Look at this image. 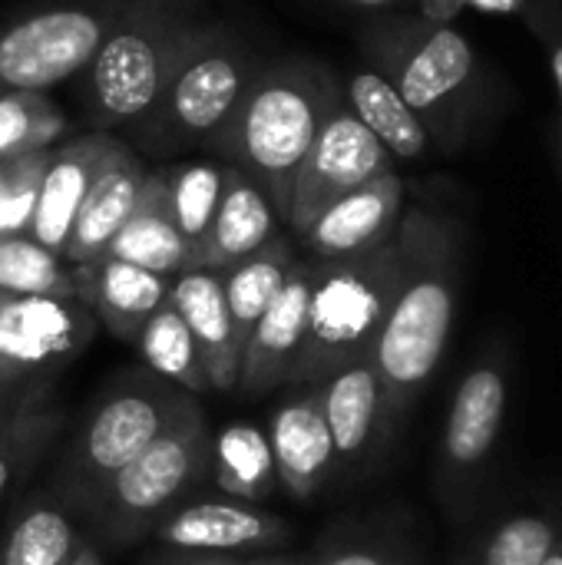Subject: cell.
Here are the masks:
<instances>
[{
    "mask_svg": "<svg viewBox=\"0 0 562 565\" xmlns=\"http://www.w3.org/2000/svg\"><path fill=\"white\" fill-rule=\"evenodd\" d=\"M401 225V222H397ZM404 275V242L394 232L388 242L318 262V278L308 308V331L285 387H311L338 367L371 358L378 334L394 305Z\"/></svg>",
    "mask_w": 562,
    "mask_h": 565,
    "instance_id": "obj_3",
    "label": "cell"
},
{
    "mask_svg": "<svg viewBox=\"0 0 562 565\" xmlns=\"http://www.w3.org/2000/svg\"><path fill=\"white\" fill-rule=\"evenodd\" d=\"M142 182H146V166L139 162V156L129 146H123L116 139L109 146V152L76 212L70 238L63 245V258L70 265H89L106 255L109 242L132 215Z\"/></svg>",
    "mask_w": 562,
    "mask_h": 565,
    "instance_id": "obj_19",
    "label": "cell"
},
{
    "mask_svg": "<svg viewBox=\"0 0 562 565\" xmlns=\"http://www.w3.org/2000/svg\"><path fill=\"white\" fill-rule=\"evenodd\" d=\"M212 427L192 401L136 460L116 470L79 510L116 546L142 540L152 526L212 480Z\"/></svg>",
    "mask_w": 562,
    "mask_h": 565,
    "instance_id": "obj_6",
    "label": "cell"
},
{
    "mask_svg": "<svg viewBox=\"0 0 562 565\" xmlns=\"http://www.w3.org/2000/svg\"><path fill=\"white\" fill-rule=\"evenodd\" d=\"M70 565H106V563H103L99 550H96L93 543H86V540H83V546L76 550V556H73V563Z\"/></svg>",
    "mask_w": 562,
    "mask_h": 565,
    "instance_id": "obj_39",
    "label": "cell"
},
{
    "mask_svg": "<svg viewBox=\"0 0 562 565\" xmlns=\"http://www.w3.org/2000/svg\"><path fill=\"white\" fill-rule=\"evenodd\" d=\"M404 179L397 172H384L348 195L335 199L298 238L308 248V258L335 262L358 252H368L388 242L397 232L404 215Z\"/></svg>",
    "mask_w": 562,
    "mask_h": 565,
    "instance_id": "obj_17",
    "label": "cell"
},
{
    "mask_svg": "<svg viewBox=\"0 0 562 565\" xmlns=\"http://www.w3.org/2000/svg\"><path fill=\"white\" fill-rule=\"evenodd\" d=\"M318 394L335 447V480L368 473L397 437L374 361L361 358L338 367L318 384Z\"/></svg>",
    "mask_w": 562,
    "mask_h": 565,
    "instance_id": "obj_14",
    "label": "cell"
},
{
    "mask_svg": "<svg viewBox=\"0 0 562 565\" xmlns=\"http://www.w3.org/2000/svg\"><path fill=\"white\" fill-rule=\"evenodd\" d=\"M40 387H43V384H40ZM30 391H33V387H30ZM23 394H26V391H20V394H10V391H0V414H3L7 407H13V404H17V401L23 397Z\"/></svg>",
    "mask_w": 562,
    "mask_h": 565,
    "instance_id": "obj_44",
    "label": "cell"
},
{
    "mask_svg": "<svg viewBox=\"0 0 562 565\" xmlns=\"http://www.w3.org/2000/svg\"><path fill=\"white\" fill-rule=\"evenodd\" d=\"M169 305L179 311L185 321L212 391L229 394L238 391V371H242V344L225 305L222 291V271L209 268H185L172 278L169 288Z\"/></svg>",
    "mask_w": 562,
    "mask_h": 565,
    "instance_id": "obj_20",
    "label": "cell"
},
{
    "mask_svg": "<svg viewBox=\"0 0 562 565\" xmlns=\"http://www.w3.org/2000/svg\"><path fill=\"white\" fill-rule=\"evenodd\" d=\"M3 298H76V268L30 235H0Z\"/></svg>",
    "mask_w": 562,
    "mask_h": 565,
    "instance_id": "obj_30",
    "label": "cell"
},
{
    "mask_svg": "<svg viewBox=\"0 0 562 565\" xmlns=\"http://www.w3.org/2000/svg\"><path fill=\"white\" fill-rule=\"evenodd\" d=\"M195 397L156 377L152 371H126L116 377L70 437L56 487L66 510H83L89 497L129 460H136Z\"/></svg>",
    "mask_w": 562,
    "mask_h": 565,
    "instance_id": "obj_7",
    "label": "cell"
},
{
    "mask_svg": "<svg viewBox=\"0 0 562 565\" xmlns=\"http://www.w3.org/2000/svg\"><path fill=\"white\" fill-rule=\"evenodd\" d=\"M351 7H361V10H388V7H397L401 0H344Z\"/></svg>",
    "mask_w": 562,
    "mask_h": 565,
    "instance_id": "obj_42",
    "label": "cell"
},
{
    "mask_svg": "<svg viewBox=\"0 0 562 565\" xmlns=\"http://www.w3.org/2000/svg\"><path fill=\"white\" fill-rule=\"evenodd\" d=\"M338 99L341 83L318 60L262 63L212 152L255 179L285 222L295 172Z\"/></svg>",
    "mask_w": 562,
    "mask_h": 565,
    "instance_id": "obj_2",
    "label": "cell"
},
{
    "mask_svg": "<svg viewBox=\"0 0 562 565\" xmlns=\"http://www.w3.org/2000/svg\"><path fill=\"white\" fill-rule=\"evenodd\" d=\"M291 265H295L291 242L285 235H275L255 255H248L238 265L222 271V291H225V305H229L242 351H245V341L255 331L258 318L268 311V305L282 291Z\"/></svg>",
    "mask_w": 562,
    "mask_h": 565,
    "instance_id": "obj_28",
    "label": "cell"
},
{
    "mask_svg": "<svg viewBox=\"0 0 562 565\" xmlns=\"http://www.w3.org/2000/svg\"><path fill=\"white\" fill-rule=\"evenodd\" d=\"M540 565H562V543L560 546H556V550H553V553H550V556H547V559H543V563Z\"/></svg>",
    "mask_w": 562,
    "mask_h": 565,
    "instance_id": "obj_45",
    "label": "cell"
},
{
    "mask_svg": "<svg viewBox=\"0 0 562 565\" xmlns=\"http://www.w3.org/2000/svg\"><path fill=\"white\" fill-rule=\"evenodd\" d=\"M129 0H70L0 26V89L56 86L86 73Z\"/></svg>",
    "mask_w": 562,
    "mask_h": 565,
    "instance_id": "obj_10",
    "label": "cell"
},
{
    "mask_svg": "<svg viewBox=\"0 0 562 565\" xmlns=\"http://www.w3.org/2000/svg\"><path fill=\"white\" fill-rule=\"evenodd\" d=\"M79 546L83 536L70 510L60 500L36 497L10 516L0 536V565H70Z\"/></svg>",
    "mask_w": 562,
    "mask_h": 565,
    "instance_id": "obj_27",
    "label": "cell"
},
{
    "mask_svg": "<svg viewBox=\"0 0 562 565\" xmlns=\"http://www.w3.org/2000/svg\"><path fill=\"white\" fill-rule=\"evenodd\" d=\"M212 483L222 497L265 507L278 490L275 457L265 427L232 420L212 434Z\"/></svg>",
    "mask_w": 562,
    "mask_h": 565,
    "instance_id": "obj_26",
    "label": "cell"
},
{
    "mask_svg": "<svg viewBox=\"0 0 562 565\" xmlns=\"http://www.w3.org/2000/svg\"><path fill=\"white\" fill-rule=\"evenodd\" d=\"M30 387H40V384H23L17 381L3 364H0V391H10V394H20V391H30Z\"/></svg>",
    "mask_w": 562,
    "mask_h": 565,
    "instance_id": "obj_40",
    "label": "cell"
},
{
    "mask_svg": "<svg viewBox=\"0 0 562 565\" xmlns=\"http://www.w3.org/2000/svg\"><path fill=\"white\" fill-rule=\"evenodd\" d=\"M76 268V301L89 308L99 328L123 344H136L142 324L169 301L172 278L119 258H96Z\"/></svg>",
    "mask_w": 562,
    "mask_h": 565,
    "instance_id": "obj_18",
    "label": "cell"
},
{
    "mask_svg": "<svg viewBox=\"0 0 562 565\" xmlns=\"http://www.w3.org/2000/svg\"><path fill=\"white\" fill-rule=\"evenodd\" d=\"M371 70H378L397 96L424 122L431 142L457 152L477 109L480 63L470 40L437 20H388L364 40Z\"/></svg>",
    "mask_w": 562,
    "mask_h": 565,
    "instance_id": "obj_4",
    "label": "cell"
},
{
    "mask_svg": "<svg viewBox=\"0 0 562 565\" xmlns=\"http://www.w3.org/2000/svg\"><path fill=\"white\" fill-rule=\"evenodd\" d=\"M96 318L76 298H3L0 364L23 384H53L96 334Z\"/></svg>",
    "mask_w": 562,
    "mask_h": 565,
    "instance_id": "obj_12",
    "label": "cell"
},
{
    "mask_svg": "<svg viewBox=\"0 0 562 565\" xmlns=\"http://www.w3.org/2000/svg\"><path fill=\"white\" fill-rule=\"evenodd\" d=\"M262 60L229 26H192L159 96L156 116L139 132L149 149H215Z\"/></svg>",
    "mask_w": 562,
    "mask_h": 565,
    "instance_id": "obj_8",
    "label": "cell"
},
{
    "mask_svg": "<svg viewBox=\"0 0 562 565\" xmlns=\"http://www.w3.org/2000/svg\"><path fill=\"white\" fill-rule=\"evenodd\" d=\"M315 278L318 258H295L282 291L248 334L238 371V391H245L248 397H265L268 391L288 384V374L305 344Z\"/></svg>",
    "mask_w": 562,
    "mask_h": 565,
    "instance_id": "obj_15",
    "label": "cell"
},
{
    "mask_svg": "<svg viewBox=\"0 0 562 565\" xmlns=\"http://www.w3.org/2000/svg\"><path fill=\"white\" fill-rule=\"evenodd\" d=\"M66 132L63 109L36 89H0V159L53 149Z\"/></svg>",
    "mask_w": 562,
    "mask_h": 565,
    "instance_id": "obj_33",
    "label": "cell"
},
{
    "mask_svg": "<svg viewBox=\"0 0 562 565\" xmlns=\"http://www.w3.org/2000/svg\"><path fill=\"white\" fill-rule=\"evenodd\" d=\"M142 565H262V556H212V553H179L159 550L149 553Z\"/></svg>",
    "mask_w": 562,
    "mask_h": 565,
    "instance_id": "obj_36",
    "label": "cell"
},
{
    "mask_svg": "<svg viewBox=\"0 0 562 565\" xmlns=\"http://www.w3.org/2000/svg\"><path fill=\"white\" fill-rule=\"evenodd\" d=\"M113 142H116V136L96 129V132H86V136L53 149L50 166L40 179L30 228H26V235L33 242L63 255V245L76 222V212H79Z\"/></svg>",
    "mask_w": 562,
    "mask_h": 565,
    "instance_id": "obj_21",
    "label": "cell"
},
{
    "mask_svg": "<svg viewBox=\"0 0 562 565\" xmlns=\"http://www.w3.org/2000/svg\"><path fill=\"white\" fill-rule=\"evenodd\" d=\"M53 149L0 159V235H26L40 179L50 166Z\"/></svg>",
    "mask_w": 562,
    "mask_h": 565,
    "instance_id": "obj_34",
    "label": "cell"
},
{
    "mask_svg": "<svg viewBox=\"0 0 562 565\" xmlns=\"http://www.w3.org/2000/svg\"><path fill=\"white\" fill-rule=\"evenodd\" d=\"M132 348L139 351L146 371H152L156 377L182 387L185 394L199 397V394L212 391L205 364H202V354H199L185 321L179 318V311L169 301L142 324V331H139Z\"/></svg>",
    "mask_w": 562,
    "mask_h": 565,
    "instance_id": "obj_29",
    "label": "cell"
},
{
    "mask_svg": "<svg viewBox=\"0 0 562 565\" xmlns=\"http://www.w3.org/2000/svg\"><path fill=\"white\" fill-rule=\"evenodd\" d=\"M159 550L212 553V556H272L295 543V530L278 513L232 500V497H189L152 526Z\"/></svg>",
    "mask_w": 562,
    "mask_h": 565,
    "instance_id": "obj_13",
    "label": "cell"
},
{
    "mask_svg": "<svg viewBox=\"0 0 562 565\" xmlns=\"http://www.w3.org/2000/svg\"><path fill=\"white\" fill-rule=\"evenodd\" d=\"M384 172H394L391 152L348 109L344 93H341V99L325 116L308 156L301 159V166L295 172L285 225L295 235H301L335 199L348 195L351 189H358Z\"/></svg>",
    "mask_w": 562,
    "mask_h": 565,
    "instance_id": "obj_11",
    "label": "cell"
},
{
    "mask_svg": "<svg viewBox=\"0 0 562 565\" xmlns=\"http://www.w3.org/2000/svg\"><path fill=\"white\" fill-rule=\"evenodd\" d=\"M63 430V414L53 401V384L26 391L13 407L0 414V500L30 480L46 460Z\"/></svg>",
    "mask_w": 562,
    "mask_h": 565,
    "instance_id": "obj_24",
    "label": "cell"
},
{
    "mask_svg": "<svg viewBox=\"0 0 562 565\" xmlns=\"http://www.w3.org/2000/svg\"><path fill=\"white\" fill-rule=\"evenodd\" d=\"M265 434L272 444L278 487L291 500H315L335 480V447L318 384L291 387V394L272 411Z\"/></svg>",
    "mask_w": 562,
    "mask_h": 565,
    "instance_id": "obj_16",
    "label": "cell"
},
{
    "mask_svg": "<svg viewBox=\"0 0 562 565\" xmlns=\"http://www.w3.org/2000/svg\"><path fill=\"white\" fill-rule=\"evenodd\" d=\"M510 404L507 351L480 354L460 377L437 440V497L450 516H467L484 490Z\"/></svg>",
    "mask_w": 562,
    "mask_h": 565,
    "instance_id": "obj_9",
    "label": "cell"
},
{
    "mask_svg": "<svg viewBox=\"0 0 562 565\" xmlns=\"http://www.w3.org/2000/svg\"><path fill=\"white\" fill-rule=\"evenodd\" d=\"M195 23L185 0H129L86 66V106L103 129L142 132Z\"/></svg>",
    "mask_w": 562,
    "mask_h": 565,
    "instance_id": "obj_5",
    "label": "cell"
},
{
    "mask_svg": "<svg viewBox=\"0 0 562 565\" xmlns=\"http://www.w3.org/2000/svg\"><path fill=\"white\" fill-rule=\"evenodd\" d=\"M467 3L464 0H421V10L427 20H437V23H450Z\"/></svg>",
    "mask_w": 562,
    "mask_h": 565,
    "instance_id": "obj_37",
    "label": "cell"
},
{
    "mask_svg": "<svg viewBox=\"0 0 562 565\" xmlns=\"http://www.w3.org/2000/svg\"><path fill=\"white\" fill-rule=\"evenodd\" d=\"M166 179V195H169V212L172 222L189 245V265L195 248L202 245L219 199H222V182H225V166L212 159H195V162H176L172 169L162 172Z\"/></svg>",
    "mask_w": 562,
    "mask_h": 565,
    "instance_id": "obj_31",
    "label": "cell"
},
{
    "mask_svg": "<svg viewBox=\"0 0 562 565\" xmlns=\"http://www.w3.org/2000/svg\"><path fill=\"white\" fill-rule=\"evenodd\" d=\"M106 255L139 265L146 271L166 275V278H176L179 271L189 268V245L182 242V235L172 222L162 172H146L139 202H136L132 215L126 218V225L109 242Z\"/></svg>",
    "mask_w": 562,
    "mask_h": 565,
    "instance_id": "obj_23",
    "label": "cell"
},
{
    "mask_svg": "<svg viewBox=\"0 0 562 565\" xmlns=\"http://www.w3.org/2000/svg\"><path fill=\"white\" fill-rule=\"evenodd\" d=\"M562 543V516L523 510L500 520L470 553L467 565H540Z\"/></svg>",
    "mask_w": 562,
    "mask_h": 565,
    "instance_id": "obj_32",
    "label": "cell"
},
{
    "mask_svg": "<svg viewBox=\"0 0 562 565\" xmlns=\"http://www.w3.org/2000/svg\"><path fill=\"white\" fill-rule=\"evenodd\" d=\"M553 76H556V86H560L562 96V36L553 40Z\"/></svg>",
    "mask_w": 562,
    "mask_h": 565,
    "instance_id": "obj_43",
    "label": "cell"
},
{
    "mask_svg": "<svg viewBox=\"0 0 562 565\" xmlns=\"http://www.w3.org/2000/svg\"><path fill=\"white\" fill-rule=\"evenodd\" d=\"M0 301H3V295H0Z\"/></svg>",
    "mask_w": 562,
    "mask_h": 565,
    "instance_id": "obj_46",
    "label": "cell"
},
{
    "mask_svg": "<svg viewBox=\"0 0 562 565\" xmlns=\"http://www.w3.org/2000/svg\"><path fill=\"white\" fill-rule=\"evenodd\" d=\"M464 3H474L480 10H494V13H513V10H520L523 0H464Z\"/></svg>",
    "mask_w": 562,
    "mask_h": 565,
    "instance_id": "obj_38",
    "label": "cell"
},
{
    "mask_svg": "<svg viewBox=\"0 0 562 565\" xmlns=\"http://www.w3.org/2000/svg\"><path fill=\"white\" fill-rule=\"evenodd\" d=\"M262 565H311V556H285V553H272V556H262Z\"/></svg>",
    "mask_w": 562,
    "mask_h": 565,
    "instance_id": "obj_41",
    "label": "cell"
},
{
    "mask_svg": "<svg viewBox=\"0 0 562 565\" xmlns=\"http://www.w3.org/2000/svg\"><path fill=\"white\" fill-rule=\"evenodd\" d=\"M278 212L262 192L255 179H248L242 169L225 162V182L222 199L215 209V218L202 238V245L192 255L189 268H209L225 271L238 265L242 258L255 255L262 245H268L278 235Z\"/></svg>",
    "mask_w": 562,
    "mask_h": 565,
    "instance_id": "obj_22",
    "label": "cell"
},
{
    "mask_svg": "<svg viewBox=\"0 0 562 565\" xmlns=\"http://www.w3.org/2000/svg\"><path fill=\"white\" fill-rule=\"evenodd\" d=\"M311 565H421L417 546L401 533H378L361 540H344Z\"/></svg>",
    "mask_w": 562,
    "mask_h": 565,
    "instance_id": "obj_35",
    "label": "cell"
},
{
    "mask_svg": "<svg viewBox=\"0 0 562 565\" xmlns=\"http://www.w3.org/2000/svg\"><path fill=\"white\" fill-rule=\"evenodd\" d=\"M348 109L374 132V139L391 152V159L417 162L431 149V136L414 109L397 96V89L371 66L351 73L348 86H341Z\"/></svg>",
    "mask_w": 562,
    "mask_h": 565,
    "instance_id": "obj_25",
    "label": "cell"
},
{
    "mask_svg": "<svg viewBox=\"0 0 562 565\" xmlns=\"http://www.w3.org/2000/svg\"><path fill=\"white\" fill-rule=\"evenodd\" d=\"M397 232L404 275L371 361L401 430L447 354L464 278V232L457 218L427 205L404 209Z\"/></svg>",
    "mask_w": 562,
    "mask_h": 565,
    "instance_id": "obj_1",
    "label": "cell"
}]
</instances>
